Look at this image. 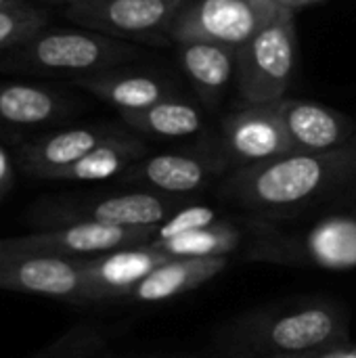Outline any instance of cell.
I'll return each mask as SVG.
<instances>
[{"mask_svg":"<svg viewBox=\"0 0 356 358\" xmlns=\"http://www.w3.org/2000/svg\"><path fill=\"white\" fill-rule=\"evenodd\" d=\"M105 340L107 334L103 327L94 323H80L27 358H90L105 346Z\"/></svg>","mask_w":356,"mask_h":358,"instance_id":"cb8c5ba5","label":"cell"},{"mask_svg":"<svg viewBox=\"0 0 356 358\" xmlns=\"http://www.w3.org/2000/svg\"><path fill=\"white\" fill-rule=\"evenodd\" d=\"M323 352H306V355H266L260 358H321Z\"/></svg>","mask_w":356,"mask_h":358,"instance_id":"83f0119b","label":"cell"},{"mask_svg":"<svg viewBox=\"0 0 356 358\" xmlns=\"http://www.w3.org/2000/svg\"><path fill=\"white\" fill-rule=\"evenodd\" d=\"M25 0H0V8L4 6H17V4H23Z\"/></svg>","mask_w":356,"mask_h":358,"instance_id":"f546056e","label":"cell"},{"mask_svg":"<svg viewBox=\"0 0 356 358\" xmlns=\"http://www.w3.org/2000/svg\"><path fill=\"white\" fill-rule=\"evenodd\" d=\"M120 115L128 128L155 138H187L204 128V113L178 96L164 99L143 111Z\"/></svg>","mask_w":356,"mask_h":358,"instance_id":"44dd1931","label":"cell"},{"mask_svg":"<svg viewBox=\"0 0 356 358\" xmlns=\"http://www.w3.org/2000/svg\"><path fill=\"white\" fill-rule=\"evenodd\" d=\"M313 2H321V0H306V4H313Z\"/></svg>","mask_w":356,"mask_h":358,"instance_id":"1f68e13d","label":"cell"},{"mask_svg":"<svg viewBox=\"0 0 356 358\" xmlns=\"http://www.w3.org/2000/svg\"><path fill=\"white\" fill-rule=\"evenodd\" d=\"M220 220H225L216 210H212L210 206H199V203H187L180 210H176L172 216H168L159 227H155L151 243H162L199 229H208L212 224H218Z\"/></svg>","mask_w":356,"mask_h":358,"instance_id":"d4e9b609","label":"cell"},{"mask_svg":"<svg viewBox=\"0 0 356 358\" xmlns=\"http://www.w3.org/2000/svg\"><path fill=\"white\" fill-rule=\"evenodd\" d=\"M355 178L356 138L332 151H296L231 170L218 185V197L254 214H287L340 191Z\"/></svg>","mask_w":356,"mask_h":358,"instance_id":"6da1fadb","label":"cell"},{"mask_svg":"<svg viewBox=\"0 0 356 358\" xmlns=\"http://www.w3.org/2000/svg\"><path fill=\"white\" fill-rule=\"evenodd\" d=\"M283 8L279 0H193L183 6L168 38L183 42H214L239 50Z\"/></svg>","mask_w":356,"mask_h":358,"instance_id":"5b68a950","label":"cell"},{"mask_svg":"<svg viewBox=\"0 0 356 358\" xmlns=\"http://www.w3.org/2000/svg\"><path fill=\"white\" fill-rule=\"evenodd\" d=\"M0 289L55 298L71 304L94 302L84 275V258L0 256Z\"/></svg>","mask_w":356,"mask_h":358,"instance_id":"8fae6325","label":"cell"},{"mask_svg":"<svg viewBox=\"0 0 356 358\" xmlns=\"http://www.w3.org/2000/svg\"><path fill=\"white\" fill-rule=\"evenodd\" d=\"M8 182H10V166H8V157L4 149L0 147V195L6 191Z\"/></svg>","mask_w":356,"mask_h":358,"instance_id":"484cf974","label":"cell"},{"mask_svg":"<svg viewBox=\"0 0 356 358\" xmlns=\"http://www.w3.org/2000/svg\"><path fill=\"white\" fill-rule=\"evenodd\" d=\"M134 48L124 40L90 29H44L8 57L6 67L73 78L107 71L130 59Z\"/></svg>","mask_w":356,"mask_h":358,"instance_id":"3957f363","label":"cell"},{"mask_svg":"<svg viewBox=\"0 0 356 358\" xmlns=\"http://www.w3.org/2000/svg\"><path fill=\"white\" fill-rule=\"evenodd\" d=\"M48 25V13L27 2L0 8V50L17 48Z\"/></svg>","mask_w":356,"mask_h":358,"instance_id":"603a6c76","label":"cell"},{"mask_svg":"<svg viewBox=\"0 0 356 358\" xmlns=\"http://www.w3.org/2000/svg\"><path fill=\"white\" fill-rule=\"evenodd\" d=\"M229 264L225 258H172L147 275L132 292L126 296V302L134 304H162L185 296L216 275H220Z\"/></svg>","mask_w":356,"mask_h":358,"instance_id":"2e32d148","label":"cell"},{"mask_svg":"<svg viewBox=\"0 0 356 358\" xmlns=\"http://www.w3.org/2000/svg\"><path fill=\"white\" fill-rule=\"evenodd\" d=\"M120 132L122 128L105 126V124L67 128L23 145L19 149V162L27 174L48 180L50 174L76 164L86 153H90L101 143L109 141Z\"/></svg>","mask_w":356,"mask_h":358,"instance_id":"9a60e30c","label":"cell"},{"mask_svg":"<svg viewBox=\"0 0 356 358\" xmlns=\"http://www.w3.org/2000/svg\"><path fill=\"white\" fill-rule=\"evenodd\" d=\"M172 260L155 245H136L84 258V275L94 296V302L126 300L147 275Z\"/></svg>","mask_w":356,"mask_h":358,"instance_id":"5bb4252c","label":"cell"},{"mask_svg":"<svg viewBox=\"0 0 356 358\" xmlns=\"http://www.w3.org/2000/svg\"><path fill=\"white\" fill-rule=\"evenodd\" d=\"M243 231L237 222L220 220L208 229H199L162 243H151L170 258H225L239 250Z\"/></svg>","mask_w":356,"mask_h":358,"instance_id":"7402d4cb","label":"cell"},{"mask_svg":"<svg viewBox=\"0 0 356 358\" xmlns=\"http://www.w3.org/2000/svg\"><path fill=\"white\" fill-rule=\"evenodd\" d=\"M52 2H59V4H73V2H82V0H52Z\"/></svg>","mask_w":356,"mask_h":358,"instance_id":"4dcf8cb0","label":"cell"},{"mask_svg":"<svg viewBox=\"0 0 356 358\" xmlns=\"http://www.w3.org/2000/svg\"><path fill=\"white\" fill-rule=\"evenodd\" d=\"M283 6H287V8H292V10H296V8H300V6H306V0H279Z\"/></svg>","mask_w":356,"mask_h":358,"instance_id":"f1b7e54d","label":"cell"},{"mask_svg":"<svg viewBox=\"0 0 356 358\" xmlns=\"http://www.w3.org/2000/svg\"><path fill=\"white\" fill-rule=\"evenodd\" d=\"M252 258L350 271L356 266V216L338 214L323 218L296 237L269 235L258 241L256 250H252Z\"/></svg>","mask_w":356,"mask_h":358,"instance_id":"9c48e42d","label":"cell"},{"mask_svg":"<svg viewBox=\"0 0 356 358\" xmlns=\"http://www.w3.org/2000/svg\"><path fill=\"white\" fill-rule=\"evenodd\" d=\"M155 229H130L113 224H65L42 233L0 239V256H59L92 258L113 250L151 243Z\"/></svg>","mask_w":356,"mask_h":358,"instance_id":"ba28073f","label":"cell"},{"mask_svg":"<svg viewBox=\"0 0 356 358\" xmlns=\"http://www.w3.org/2000/svg\"><path fill=\"white\" fill-rule=\"evenodd\" d=\"M231 168L227 155H212L204 151L157 153L132 164L122 176V185L143 191L189 199L206 191L214 180H222Z\"/></svg>","mask_w":356,"mask_h":358,"instance_id":"30bf717a","label":"cell"},{"mask_svg":"<svg viewBox=\"0 0 356 358\" xmlns=\"http://www.w3.org/2000/svg\"><path fill=\"white\" fill-rule=\"evenodd\" d=\"M187 203L189 199L134 189L128 193L99 195L88 199L46 206L42 210V220L57 227L94 222V224H113V227H130V229H155Z\"/></svg>","mask_w":356,"mask_h":358,"instance_id":"52a82bcc","label":"cell"},{"mask_svg":"<svg viewBox=\"0 0 356 358\" xmlns=\"http://www.w3.org/2000/svg\"><path fill=\"white\" fill-rule=\"evenodd\" d=\"M222 145L231 170L296 153L277 105H245L222 120Z\"/></svg>","mask_w":356,"mask_h":358,"instance_id":"7c38bea8","label":"cell"},{"mask_svg":"<svg viewBox=\"0 0 356 358\" xmlns=\"http://www.w3.org/2000/svg\"><path fill=\"white\" fill-rule=\"evenodd\" d=\"M178 63L197 96L216 107L237 76V50L214 42L178 44Z\"/></svg>","mask_w":356,"mask_h":358,"instance_id":"e0dca14e","label":"cell"},{"mask_svg":"<svg viewBox=\"0 0 356 358\" xmlns=\"http://www.w3.org/2000/svg\"><path fill=\"white\" fill-rule=\"evenodd\" d=\"M76 86L88 90L103 103L115 107L120 113L143 111L164 99L174 96V84L164 78L147 73H115L101 71L71 80Z\"/></svg>","mask_w":356,"mask_h":358,"instance_id":"ac0fdd59","label":"cell"},{"mask_svg":"<svg viewBox=\"0 0 356 358\" xmlns=\"http://www.w3.org/2000/svg\"><path fill=\"white\" fill-rule=\"evenodd\" d=\"M275 105L294 149L300 153L332 151L355 141V122L338 109L300 99H281Z\"/></svg>","mask_w":356,"mask_h":358,"instance_id":"4fadbf2b","label":"cell"},{"mask_svg":"<svg viewBox=\"0 0 356 358\" xmlns=\"http://www.w3.org/2000/svg\"><path fill=\"white\" fill-rule=\"evenodd\" d=\"M185 4L187 0H82L67 4L63 15L78 27L118 40L162 42Z\"/></svg>","mask_w":356,"mask_h":358,"instance_id":"8992f818","label":"cell"},{"mask_svg":"<svg viewBox=\"0 0 356 358\" xmlns=\"http://www.w3.org/2000/svg\"><path fill=\"white\" fill-rule=\"evenodd\" d=\"M67 113V99L46 86L4 82L0 84V120L17 126H38Z\"/></svg>","mask_w":356,"mask_h":358,"instance_id":"ffe728a7","label":"cell"},{"mask_svg":"<svg viewBox=\"0 0 356 358\" xmlns=\"http://www.w3.org/2000/svg\"><path fill=\"white\" fill-rule=\"evenodd\" d=\"M296 59V19L283 8L237 50V90L245 105H271L285 99Z\"/></svg>","mask_w":356,"mask_h":358,"instance_id":"277c9868","label":"cell"},{"mask_svg":"<svg viewBox=\"0 0 356 358\" xmlns=\"http://www.w3.org/2000/svg\"><path fill=\"white\" fill-rule=\"evenodd\" d=\"M321 358H356V346H338V348H332L327 352H323Z\"/></svg>","mask_w":356,"mask_h":358,"instance_id":"4316f807","label":"cell"},{"mask_svg":"<svg viewBox=\"0 0 356 358\" xmlns=\"http://www.w3.org/2000/svg\"><path fill=\"white\" fill-rule=\"evenodd\" d=\"M231 340V344L260 357L327 352L346 346L348 313L325 300L275 308L239 321Z\"/></svg>","mask_w":356,"mask_h":358,"instance_id":"7a4b0ae2","label":"cell"},{"mask_svg":"<svg viewBox=\"0 0 356 358\" xmlns=\"http://www.w3.org/2000/svg\"><path fill=\"white\" fill-rule=\"evenodd\" d=\"M147 157V145L130 132H120L109 141L101 143L97 149L86 153L76 164L55 172L48 180H71V182H92L120 178L132 164Z\"/></svg>","mask_w":356,"mask_h":358,"instance_id":"d6986e66","label":"cell"},{"mask_svg":"<svg viewBox=\"0 0 356 358\" xmlns=\"http://www.w3.org/2000/svg\"><path fill=\"white\" fill-rule=\"evenodd\" d=\"M355 216H356V214H355Z\"/></svg>","mask_w":356,"mask_h":358,"instance_id":"d6a6232c","label":"cell"}]
</instances>
